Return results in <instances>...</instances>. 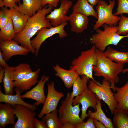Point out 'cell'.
<instances>
[{"instance_id":"obj_1","label":"cell","mask_w":128,"mask_h":128,"mask_svg":"<svg viewBox=\"0 0 128 128\" xmlns=\"http://www.w3.org/2000/svg\"><path fill=\"white\" fill-rule=\"evenodd\" d=\"M53 8L45 5L44 7L30 17L23 29L16 34L13 40L22 46L29 49L33 54L35 51L31 43L30 39L43 27L50 28L53 26L46 18V15L51 12Z\"/></svg>"},{"instance_id":"obj_2","label":"cell","mask_w":128,"mask_h":128,"mask_svg":"<svg viewBox=\"0 0 128 128\" xmlns=\"http://www.w3.org/2000/svg\"><path fill=\"white\" fill-rule=\"evenodd\" d=\"M96 53L97 58V63L93 67L94 75L102 76L111 84V88L115 92V83L119 80L118 75L123 71L124 64H118L106 57L102 52L96 48Z\"/></svg>"},{"instance_id":"obj_3","label":"cell","mask_w":128,"mask_h":128,"mask_svg":"<svg viewBox=\"0 0 128 128\" xmlns=\"http://www.w3.org/2000/svg\"><path fill=\"white\" fill-rule=\"evenodd\" d=\"M102 26L103 30L99 28L96 29V33L92 36L90 40L91 43L102 52H104L108 46H116L123 39L128 38V34L122 35L117 33V26H110L105 24Z\"/></svg>"},{"instance_id":"obj_4","label":"cell","mask_w":128,"mask_h":128,"mask_svg":"<svg viewBox=\"0 0 128 128\" xmlns=\"http://www.w3.org/2000/svg\"><path fill=\"white\" fill-rule=\"evenodd\" d=\"M96 49L93 45L88 50L82 52L80 55L72 61L69 69L75 71L79 75L86 76L100 85L101 84L96 81L93 75V67L96 65L97 62Z\"/></svg>"},{"instance_id":"obj_5","label":"cell","mask_w":128,"mask_h":128,"mask_svg":"<svg viewBox=\"0 0 128 128\" xmlns=\"http://www.w3.org/2000/svg\"><path fill=\"white\" fill-rule=\"evenodd\" d=\"M74 98L71 97L70 93L68 92L66 96L62 102L58 110L59 117L62 125L69 122L75 126L84 121L79 116L80 109V103L73 105Z\"/></svg>"},{"instance_id":"obj_6","label":"cell","mask_w":128,"mask_h":128,"mask_svg":"<svg viewBox=\"0 0 128 128\" xmlns=\"http://www.w3.org/2000/svg\"><path fill=\"white\" fill-rule=\"evenodd\" d=\"M115 2V0H109L108 4L104 0H99L96 7L98 18L93 26L94 30L105 24L110 26H117L120 16H115L113 14V10Z\"/></svg>"},{"instance_id":"obj_7","label":"cell","mask_w":128,"mask_h":128,"mask_svg":"<svg viewBox=\"0 0 128 128\" xmlns=\"http://www.w3.org/2000/svg\"><path fill=\"white\" fill-rule=\"evenodd\" d=\"M88 88L95 94L99 99L102 100L108 105L111 114H114V109L118 104L111 90L110 83L104 78L101 85H99L92 80L89 81Z\"/></svg>"},{"instance_id":"obj_8","label":"cell","mask_w":128,"mask_h":128,"mask_svg":"<svg viewBox=\"0 0 128 128\" xmlns=\"http://www.w3.org/2000/svg\"><path fill=\"white\" fill-rule=\"evenodd\" d=\"M67 24L66 22L56 27H53L49 28L43 27L37 32L36 37L30 40L31 44L35 51L36 56L38 55L41 45L48 38L57 34H59L60 39L67 36L68 34L64 29Z\"/></svg>"},{"instance_id":"obj_9","label":"cell","mask_w":128,"mask_h":128,"mask_svg":"<svg viewBox=\"0 0 128 128\" xmlns=\"http://www.w3.org/2000/svg\"><path fill=\"white\" fill-rule=\"evenodd\" d=\"M17 119L13 128H34V119L37 115L34 110L20 105L12 106Z\"/></svg>"},{"instance_id":"obj_10","label":"cell","mask_w":128,"mask_h":128,"mask_svg":"<svg viewBox=\"0 0 128 128\" xmlns=\"http://www.w3.org/2000/svg\"><path fill=\"white\" fill-rule=\"evenodd\" d=\"M47 85V96L43 106L38 115L39 118H42L45 114L56 109L59 101L64 96L63 93L56 90L54 81L48 83Z\"/></svg>"},{"instance_id":"obj_11","label":"cell","mask_w":128,"mask_h":128,"mask_svg":"<svg viewBox=\"0 0 128 128\" xmlns=\"http://www.w3.org/2000/svg\"><path fill=\"white\" fill-rule=\"evenodd\" d=\"M100 100L97 95L88 88L79 95L74 99L73 103V105L79 103L81 104V119L84 121L87 117L86 113L87 109L90 107H92L95 111L96 105Z\"/></svg>"},{"instance_id":"obj_12","label":"cell","mask_w":128,"mask_h":128,"mask_svg":"<svg viewBox=\"0 0 128 128\" xmlns=\"http://www.w3.org/2000/svg\"><path fill=\"white\" fill-rule=\"evenodd\" d=\"M72 4V2L70 0H61L60 7L54 9L50 14L47 15L46 19L53 27L58 26L68 21V16L66 15Z\"/></svg>"},{"instance_id":"obj_13","label":"cell","mask_w":128,"mask_h":128,"mask_svg":"<svg viewBox=\"0 0 128 128\" xmlns=\"http://www.w3.org/2000/svg\"><path fill=\"white\" fill-rule=\"evenodd\" d=\"M0 48L3 57L6 61L14 55H26L30 52L13 40L0 41Z\"/></svg>"},{"instance_id":"obj_14","label":"cell","mask_w":128,"mask_h":128,"mask_svg":"<svg viewBox=\"0 0 128 128\" xmlns=\"http://www.w3.org/2000/svg\"><path fill=\"white\" fill-rule=\"evenodd\" d=\"M48 76L42 75L37 85L34 88L27 91L24 94L21 95V98H27L35 100L34 105L38 106L41 104H44L46 97L44 91V87L46 82L49 79Z\"/></svg>"},{"instance_id":"obj_15","label":"cell","mask_w":128,"mask_h":128,"mask_svg":"<svg viewBox=\"0 0 128 128\" xmlns=\"http://www.w3.org/2000/svg\"><path fill=\"white\" fill-rule=\"evenodd\" d=\"M72 31L76 33H80L86 29L89 23L87 16L79 12L73 11L68 16Z\"/></svg>"},{"instance_id":"obj_16","label":"cell","mask_w":128,"mask_h":128,"mask_svg":"<svg viewBox=\"0 0 128 128\" xmlns=\"http://www.w3.org/2000/svg\"><path fill=\"white\" fill-rule=\"evenodd\" d=\"M16 117L11 105L6 103L0 104V128H5L9 124L13 127Z\"/></svg>"},{"instance_id":"obj_17","label":"cell","mask_w":128,"mask_h":128,"mask_svg":"<svg viewBox=\"0 0 128 128\" xmlns=\"http://www.w3.org/2000/svg\"><path fill=\"white\" fill-rule=\"evenodd\" d=\"M53 68L56 72L55 75L61 79L68 89L73 87L74 82L79 76L75 71L64 69L58 64L53 66Z\"/></svg>"},{"instance_id":"obj_18","label":"cell","mask_w":128,"mask_h":128,"mask_svg":"<svg viewBox=\"0 0 128 128\" xmlns=\"http://www.w3.org/2000/svg\"><path fill=\"white\" fill-rule=\"evenodd\" d=\"M16 93L15 95H7L3 93L0 90V102L9 104L12 106L20 105L27 107L34 110L36 109V106L24 101L21 97V94L23 92L19 89L15 88L14 89Z\"/></svg>"},{"instance_id":"obj_19","label":"cell","mask_w":128,"mask_h":128,"mask_svg":"<svg viewBox=\"0 0 128 128\" xmlns=\"http://www.w3.org/2000/svg\"><path fill=\"white\" fill-rule=\"evenodd\" d=\"M41 70L39 69L31 71L26 74L21 80L14 82V87L18 88L23 91L29 89L32 86L38 83L39 75Z\"/></svg>"},{"instance_id":"obj_20","label":"cell","mask_w":128,"mask_h":128,"mask_svg":"<svg viewBox=\"0 0 128 128\" xmlns=\"http://www.w3.org/2000/svg\"><path fill=\"white\" fill-rule=\"evenodd\" d=\"M17 9L22 13L31 17L43 7L42 0H22Z\"/></svg>"},{"instance_id":"obj_21","label":"cell","mask_w":128,"mask_h":128,"mask_svg":"<svg viewBox=\"0 0 128 128\" xmlns=\"http://www.w3.org/2000/svg\"><path fill=\"white\" fill-rule=\"evenodd\" d=\"M10 9L11 10V18L12 21L15 32L16 34L23 29L30 17L22 13L16 8Z\"/></svg>"},{"instance_id":"obj_22","label":"cell","mask_w":128,"mask_h":128,"mask_svg":"<svg viewBox=\"0 0 128 128\" xmlns=\"http://www.w3.org/2000/svg\"><path fill=\"white\" fill-rule=\"evenodd\" d=\"M116 92L114 94L115 99L118 103V109H124L128 111V80L123 87H115Z\"/></svg>"},{"instance_id":"obj_23","label":"cell","mask_w":128,"mask_h":128,"mask_svg":"<svg viewBox=\"0 0 128 128\" xmlns=\"http://www.w3.org/2000/svg\"><path fill=\"white\" fill-rule=\"evenodd\" d=\"M101 101L99 100L97 103L96 110L94 112L88 111L87 117H91L98 120L103 123L106 128H114L111 119L106 116L102 109Z\"/></svg>"},{"instance_id":"obj_24","label":"cell","mask_w":128,"mask_h":128,"mask_svg":"<svg viewBox=\"0 0 128 128\" xmlns=\"http://www.w3.org/2000/svg\"><path fill=\"white\" fill-rule=\"evenodd\" d=\"M73 11L79 12L87 16H92L97 19V12L88 0H77L73 7Z\"/></svg>"},{"instance_id":"obj_25","label":"cell","mask_w":128,"mask_h":128,"mask_svg":"<svg viewBox=\"0 0 128 128\" xmlns=\"http://www.w3.org/2000/svg\"><path fill=\"white\" fill-rule=\"evenodd\" d=\"M113 124L114 128H128V111L115 108L114 111Z\"/></svg>"},{"instance_id":"obj_26","label":"cell","mask_w":128,"mask_h":128,"mask_svg":"<svg viewBox=\"0 0 128 128\" xmlns=\"http://www.w3.org/2000/svg\"><path fill=\"white\" fill-rule=\"evenodd\" d=\"M104 55L112 61L122 64L128 63V52L118 51L109 46L105 51L103 52Z\"/></svg>"},{"instance_id":"obj_27","label":"cell","mask_w":128,"mask_h":128,"mask_svg":"<svg viewBox=\"0 0 128 128\" xmlns=\"http://www.w3.org/2000/svg\"><path fill=\"white\" fill-rule=\"evenodd\" d=\"M11 79L14 81L21 80L32 71L30 65L26 63H21L16 67L11 66Z\"/></svg>"},{"instance_id":"obj_28","label":"cell","mask_w":128,"mask_h":128,"mask_svg":"<svg viewBox=\"0 0 128 128\" xmlns=\"http://www.w3.org/2000/svg\"><path fill=\"white\" fill-rule=\"evenodd\" d=\"M90 78L85 75L79 76L75 80L73 85L72 91L70 93L72 98L79 95L88 88L87 83Z\"/></svg>"},{"instance_id":"obj_29","label":"cell","mask_w":128,"mask_h":128,"mask_svg":"<svg viewBox=\"0 0 128 128\" xmlns=\"http://www.w3.org/2000/svg\"><path fill=\"white\" fill-rule=\"evenodd\" d=\"M57 109L44 115L42 120L46 123L47 128H62V124L58 116Z\"/></svg>"},{"instance_id":"obj_30","label":"cell","mask_w":128,"mask_h":128,"mask_svg":"<svg viewBox=\"0 0 128 128\" xmlns=\"http://www.w3.org/2000/svg\"><path fill=\"white\" fill-rule=\"evenodd\" d=\"M4 69V75L3 80L4 94L12 95L13 93L14 81L11 79V66H9Z\"/></svg>"},{"instance_id":"obj_31","label":"cell","mask_w":128,"mask_h":128,"mask_svg":"<svg viewBox=\"0 0 128 128\" xmlns=\"http://www.w3.org/2000/svg\"><path fill=\"white\" fill-rule=\"evenodd\" d=\"M15 34L12 21L10 18L0 31V41L13 40Z\"/></svg>"},{"instance_id":"obj_32","label":"cell","mask_w":128,"mask_h":128,"mask_svg":"<svg viewBox=\"0 0 128 128\" xmlns=\"http://www.w3.org/2000/svg\"><path fill=\"white\" fill-rule=\"evenodd\" d=\"M117 26V33L119 34L125 35L128 34V17L123 14H121Z\"/></svg>"},{"instance_id":"obj_33","label":"cell","mask_w":128,"mask_h":128,"mask_svg":"<svg viewBox=\"0 0 128 128\" xmlns=\"http://www.w3.org/2000/svg\"><path fill=\"white\" fill-rule=\"evenodd\" d=\"M11 10L5 7L1 8L0 11V28L2 29L11 18Z\"/></svg>"},{"instance_id":"obj_34","label":"cell","mask_w":128,"mask_h":128,"mask_svg":"<svg viewBox=\"0 0 128 128\" xmlns=\"http://www.w3.org/2000/svg\"><path fill=\"white\" fill-rule=\"evenodd\" d=\"M118 6L116 12L114 14L115 16L126 13L128 14V0H118Z\"/></svg>"},{"instance_id":"obj_35","label":"cell","mask_w":128,"mask_h":128,"mask_svg":"<svg viewBox=\"0 0 128 128\" xmlns=\"http://www.w3.org/2000/svg\"><path fill=\"white\" fill-rule=\"evenodd\" d=\"M93 121V118L89 117L86 122L79 123L75 126V128H95Z\"/></svg>"},{"instance_id":"obj_36","label":"cell","mask_w":128,"mask_h":128,"mask_svg":"<svg viewBox=\"0 0 128 128\" xmlns=\"http://www.w3.org/2000/svg\"><path fill=\"white\" fill-rule=\"evenodd\" d=\"M61 0H42L43 7L47 4L48 7L56 8L59 2Z\"/></svg>"},{"instance_id":"obj_37","label":"cell","mask_w":128,"mask_h":128,"mask_svg":"<svg viewBox=\"0 0 128 128\" xmlns=\"http://www.w3.org/2000/svg\"><path fill=\"white\" fill-rule=\"evenodd\" d=\"M5 7H9L10 9L13 8L17 9L18 6L16 4V0H3Z\"/></svg>"},{"instance_id":"obj_38","label":"cell","mask_w":128,"mask_h":128,"mask_svg":"<svg viewBox=\"0 0 128 128\" xmlns=\"http://www.w3.org/2000/svg\"><path fill=\"white\" fill-rule=\"evenodd\" d=\"M34 124L35 128H47L44 122L40 121L35 117L34 119Z\"/></svg>"},{"instance_id":"obj_39","label":"cell","mask_w":128,"mask_h":128,"mask_svg":"<svg viewBox=\"0 0 128 128\" xmlns=\"http://www.w3.org/2000/svg\"><path fill=\"white\" fill-rule=\"evenodd\" d=\"M93 121L94 125L97 128H106L104 125L101 122L93 118Z\"/></svg>"},{"instance_id":"obj_40","label":"cell","mask_w":128,"mask_h":128,"mask_svg":"<svg viewBox=\"0 0 128 128\" xmlns=\"http://www.w3.org/2000/svg\"><path fill=\"white\" fill-rule=\"evenodd\" d=\"M5 61L3 57L1 50H0V65L1 66L5 68L9 66Z\"/></svg>"},{"instance_id":"obj_41","label":"cell","mask_w":128,"mask_h":128,"mask_svg":"<svg viewBox=\"0 0 128 128\" xmlns=\"http://www.w3.org/2000/svg\"><path fill=\"white\" fill-rule=\"evenodd\" d=\"M5 69L4 68L1 66L0 67V83H1L3 82V80L4 75Z\"/></svg>"},{"instance_id":"obj_42","label":"cell","mask_w":128,"mask_h":128,"mask_svg":"<svg viewBox=\"0 0 128 128\" xmlns=\"http://www.w3.org/2000/svg\"><path fill=\"white\" fill-rule=\"evenodd\" d=\"M62 128H75V126L69 122H67L62 125Z\"/></svg>"},{"instance_id":"obj_43","label":"cell","mask_w":128,"mask_h":128,"mask_svg":"<svg viewBox=\"0 0 128 128\" xmlns=\"http://www.w3.org/2000/svg\"><path fill=\"white\" fill-rule=\"evenodd\" d=\"M100 0H88L89 2L93 7L97 4Z\"/></svg>"},{"instance_id":"obj_44","label":"cell","mask_w":128,"mask_h":128,"mask_svg":"<svg viewBox=\"0 0 128 128\" xmlns=\"http://www.w3.org/2000/svg\"><path fill=\"white\" fill-rule=\"evenodd\" d=\"M128 71V68L127 69H125L124 70H123V73H125L126 72H127Z\"/></svg>"},{"instance_id":"obj_45","label":"cell","mask_w":128,"mask_h":128,"mask_svg":"<svg viewBox=\"0 0 128 128\" xmlns=\"http://www.w3.org/2000/svg\"><path fill=\"white\" fill-rule=\"evenodd\" d=\"M16 2L19 3L20 2V0H16Z\"/></svg>"},{"instance_id":"obj_46","label":"cell","mask_w":128,"mask_h":128,"mask_svg":"<svg viewBox=\"0 0 128 128\" xmlns=\"http://www.w3.org/2000/svg\"><path fill=\"white\" fill-rule=\"evenodd\" d=\"M0 0L3 1V0Z\"/></svg>"},{"instance_id":"obj_47","label":"cell","mask_w":128,"mask_h":128,"mask_svg":"<svg viewBox=\"0 0 128 128\" xmlns=\"http://www.w3.org/2000/svg\"></svg>"}]
</instances>
